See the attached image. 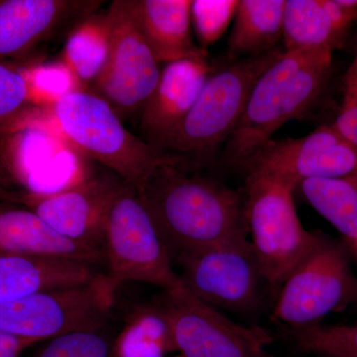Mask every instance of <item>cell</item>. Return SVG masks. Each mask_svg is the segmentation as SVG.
<instances>
[{"label":"cell","mask_w":357,"mask_h":357,"mask_svg":"<svg viewBox=\"0 0 357 357\" xmlns=\"http://www.w3.org/2000/svg\"><path fill=\"white\" fill-rule=\"evenodd\" d=\"M41 102L50 105L37 89L31 72L7 61L0 62V126Z\"/></svg>","instance_id":"cell-24"},{"label":"cell","mask_w":357,"mask_h":357,"mask_svg":"<svg viewBox=\"0 0 357 357\" xmlns=\"http://www.w3.org/2000/svg\"><path fill=\"white\" fill-rule=\"evenodd\" d=\"M215 69L208 59H187L167 64L141 114L140 137L162 152Z\"/></svg>","instance_id":"cell-15"},{"label":"cell","mask_w":357,"mask_h":357,"mask_svg":"<svg viewBox=\"0 0 357 357\" xmlns=\"http://www.w3.org/2000/svg\"><path fill=\"white\" fill-rule=\"evenodd\" d=\"M39 340L0 333V357H20Z\"/></svg>","instance_id":"cell-29"},{"label":"cell","mask_w":357,"mask_h":357,"mask_svg":"<svg viewBox=\"0 0 357 357\" xmlns=\"http://www.w3.org/2000/svg\"><path fill=\"white\" fill-rule=\"evenodd\" d=\"M172 156L135 190L170 251L178 256L248 236L244 194Z\"/></svg>","instance_id":"cell-1"},{"label":"cell","mask_w":357,"mask_h":357,"mask_svg":"<svg viewBox=\"0 0 357 357\" xmlns=\"http://www.w3.org/2000/svg\"><path fill=\"white\" fill-rule=\"evenodd\" d=\"M284 51L278 47L264 55L230 61L225 67L215 68L162 153L183 158L197 170L218 164L256 82Z\"/></svg>","instance_id":"cell-3"},{"label":"cell","mask_w":357,"mask_h":357,"mask_svg":"<svg viewBox=\"0 0 357 357\" xmlns=\"http://www.w3.org/2000/svg\"><path fill=\"white\" fill-rule=\"evenodd\" d=\"M285 0H238L227 43L230 61L257 57L278 48Z\"/></svg>","instance_id":"cell-20"},{"label":"cell","mask_w":357,"mask_h":357,"mask_svg":"<svg viewBox=\"0 0 357 357\" xmlns=\"http://www.w3.org/2000/svg\"><path fill=\"white\" fill-rule=\"evenodd\" d=\"M116 289L102 273L88 285L0 303V333L42 340L107 325Z\"/></svg>","instance_id":"cell-11"},{"label":"cell","mask_w":357,"mask_h":357,"mask_svg":"<svg viewBox=\"0 0 357 357\" xmlns=\"http://www.w3.org/2000/svg\"><path fill=\"white\" fill-rule=\"evenodd\" d=\"M176 357H181L180 356H176Z\"/></svg>","instance_id":"cell-31"},{"label":"cell","mask_w":357,"mask_h":357,"mask_svg":"<svg viewBox=\"0 0 357 357\" xmlns=\"http://www.w3.org/2000/svg\"><path fill=\"white\" fill-rule=\"evenodd\" d=\"M314 357H321V356H314Z\"/></svg>","instance_id":"cell-30"},{"label":"cell","mask_w":357,"mask_h":357,"mask_svg":"<svg viewBox=\"0 0 357 357\" xmlns=\"http://www.w3.org/2000/svg\"><path fill=\"white\" fill-rule=\"evenodd\" d=\"M114 352V337L105 325L51 338L36 357H112Z\"/></svg>","instance_id":"cell-25"},{"label":"cell","mask_w":357,"mask_h":357,"mask_svg":"<svg viewBox=\"0 0 357 357\" xmlns=\"http://www.w3.org/2000/svg\"><path fill=\"white\" fill-rule=\"evenodd\" d=\"M237 4V0H192V27L202 49L206 51L225 34L236 15Z\"/></svg>","instance_id":"cell-26"},{"label":"cell","mask_w":357,"mask_h":357,"mask_svg":"<svg viewBox=\"0 0 357 357\" xmlns=\"http://www.w3.org/2000/svg\"><path fill=\"white\" fill-rule=\"evenodd\" d=\"M175 261L185 289L215 309L255 312L273 296L248 236L185 253Z\"/></svg>","instance_id":"cell-9"},{"label":"cell","mask_w":357,"mask_h":357,"mask_svg":"<svg viewBox=\"0 0 357 357\" xmlns=\"http://www.w3.org/2000/svg\"><path fill=\"white\" fill-rule=\"evenodd\" d=\"M333 72V51H284L256 82L218 165L243 170L249 159L287 122L318 105Z\"/></svg>","instance_id":"cell-2"},{"label":"cell","mask_w":357,"mask_h":357,"mask_svg":"<svg viewBox=\"0 0 357 357\" xmlns=\"http://www.w3.org/2000/svg\"><path fill=\"white\" fill-rule=\"evenodd\" d=\"M107 275L115 289L121 284H149L163 292L184 287L173 269L165 241L135 189L128 185L114 202L105 227Z\"/></svg>","instance_id":"cell-7"},{"label":"cell","mask_w":357,"mask_h":357,"mask_svg":"<svg viewBox=\"0 0 357 357\" xmlns=\"http://www.w3.org/2000/svg\"><path fill=\"white\" fill-rule=\"evenodd\" d=\"M134 21L158 63L208 59L192 38V0H128Z\"/></svg>","instance_id":"cell-17"},{"label":"cell","mask_w":357,"mask_h":357,"mask_svg":"<svg viewBox=\"0 0 357 357\" xmlns=\"http://www.w3.org/2000/svg\"><path fill=\"white\" fill-rule=\"evenodd\" d=\"M159 299L154 312L181 357H272L267 347L273 337L266 330L230 321L185 286Z\"/></svg>","instance_id":"cell-8"},{"label":"cell","mask_w":357,"mask_h":357,"mask_svg":"<svg viewBox=\"0 0 357 357\" xmlns=\"http://www.w3.org/2000/svg\"><path fill=\"white\" fill-rule=\"evenodd\" d=\"M246 175L270 174L298 189L309 178L357 176V148L335 124H324L304 137L270 140L244 165Z\"/></svg>","instance_id":"cell-13"},{"label":"cell","mask_w":357,"mask_h":357,"mask_svg":"<svg viewBox=\"0 0 357 357\" xmlns=\"http://www.w3.org/2000/svg\"><path fill=\"white\" fill-rule=\"evenodd\" d=\"M333 124L357 148V49L354 62L345 75L342 107Z\"/></svg>","instance_id":"cell-27"},{"label":"cell","mask_w":357,"mask_h":357,"mask_svg":"<svg viewBox=\"0 0 357 357\" xmlns=\"http://www.w3.org/2000/svg\"><path fill=\"white\" fill-rule=\"evenodd\" d=\"M102 273L98 266L79 260L0 252V303L88 285Z\"/></svg>","instance_id":"cell-16"},{"label":"cell","mask_w":357,"mask_h":357,"mask_svg":"<svg viewBox=\"0 0 357 357\" xmlns=\"http://www.w3.org/2000/svg\"><path fill=\"white\" fill-rule=\"evenodd\" d=\"M30 192L18 165L0 144V201L22 204Z\"/></svg>","instance_id":"cell-28"},{"label":"cell","mask_w":357,"mask_h":357,"mask_svg":"<svg viewBox=\"0 0 357 357\" xmlns=\"http://www.w3.org/2000/svg\"><path fill=\"white\" fill-rule=\"evenodd\" d=\"M357 21V0H286L283 17L285 51L342 48Z\"/></svg>","instance_id":"cell-18"},{"label":"cell","mask_w":357,"mask_h":357,"mask_svg":"<svg viewBox=\"0 0 357 357\" xmlns=\"http://www.w3.org/2000/svg\"><path fill=\"white\" fill-rule=\"evenodd\" d=\"M128 185L119 175L103 168L58 192L30 191L22 204L65 238L105 251L110 211Z\"/></svg>","instance_id":"cell-12"},{"label":"cell","mask_w":357,"mask_h":357,"mask_svg":"<svg viewBox=\"0 0 357 357\" xmlns=\"http://www.w3.org/2000/svg\"><path fill=\"white\" fill-rule=\"evenodd\" d=\"M0 252L68 258L95 266L105 262V251L65 238L27 208H0Z\"/></svg>","instance_id":"cell-19"},{"label":"cell","mask_w":357,"mask_h":357,"mask_svg":"<svg viewBox=\"0 0 357 357\" xmlns=\"http://www.w3.org/2000/svg\"><path fill=\"white\" fill-rule=\"evenodd\" d=\"M349 250L347 244L321 234L282 285L271 321L287 328H307L357 304V276Z\"/></svg>","instance_id":"cell-6"},{"label":"cell","mask_w":357,"mask_h":357,"mask_svg":"<svg viewBox=\"0 0 357 357\" xmlns=\"http://www.w3.org/2000/svg\"><path fill=\"white\" fill-rule=\"evenodd\" d=\"M100 0H0V62L24 57L40 44L72 33Z\"/></svg>","instance_id":"cell-14"},{"label":"cell","mask_w":357,"mask_h":357,"mask_svg":"<svg viewBox=\"0 0 357 357\" xmlns=\"http://www.w3.org/2000/svg\"><path fill=\"white\" fill-rule=\"evenodd\" d=\"M295 187L270 174L246 175L248 236L275 299L294 268L318 243L321 232L304 229L294 203Z\"/></svg>","instance_id":"cell-5"},{"label":"cell","mask_w":357,"mask_h":357,"mask_svg":"<svg viewBox=\"0 0 357 357\" xmlns=\"http://www.w3.org/2000/svg\"><path fill=\"white\" fill-rule=\"evenodd\" d=\"M288 337L300 351L321 357H357V325L287 328Z\"/></svg>","instance_id":"cell-23"},{"label":"cell","mask_w":357,"mask_h":357,"mask_svg":"<svg viewBox=\"0 0 357 357\" xmlns=\"http://www.w3.org/2000/svg\"><path fill=\"white\" fill-rule=\"evenodd\" d=\"M52 115L73 146L138 190L155 167L171 158L124 128L109 103L76 89L51 103Z\"/></svg>","instance_id":"cell-4"},{"label":"cell","mask_w":357,"mask_h":357,"mask_svg":"<svg viewBox=\"0 0 357 357\" xmlns=\"http://www.w3.org/2000/svg\"><path fill=\"white\" fill-rule=\"evenodd\" d=\"M107 55L105 15H93L70 33L65 47V66L77 82L91 84L107 62Z\"/></svg>","instance_id":"cell-22"},{"label":"cell","mask_w":357,"mask_h":357,"mask_svg":"<svg viewBox=\"0 0 357 357\" xmlns=\"http://www.w3.org/2000/svg\"><path fill=\"white\" fill-rule=\"evenodd\" d=\"M109 55L91 93L105 100L122 121L138 117L158 84L159 63L138 29L128 0H114L105 15Z\"/></svg>","instance_id":"cell-10"},{"label":"cell","mask_w":357,"mask_h":357,"mask_svg":"<svg viewBox=\"0 0 357 357\" xmlns=\"http://www.w3.org/2000/svg\"><path fill=\"white\" fill-rule=\"evenodd\" d=\"M305 199L344 236L357 253V176L309 178L301 183Z\"/></svg>","instance_id":"cell-21"}]
</instances>
